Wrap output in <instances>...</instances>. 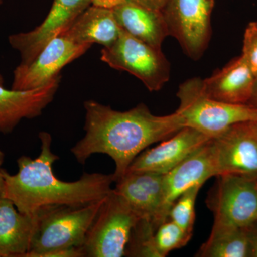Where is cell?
I'll use <instances>...</instances> for the list:
<instances>
[{
  "instance_id": "1",
  "label": "cell",
  "mask_w": 257,
  "mask_h": 257,
  "mask_svg": "<svg viewBox=\"0 0 257 257\" xmlns=\"http://www.w3.org/2000/svg\"><path fill=\"white\" fill-rule=\"evenodd\" d=\"M85 135L71 152L84 165L95 154H104L115 164L113 175L119 180L137 157L147 147L165 140L184 127L177 112L166 116L152 114L145 104L120 111L94 100L84 102Z\"/></svg>"
},
{
  "instance_id": "2",
  "label": "cell",
  "mask_w": 257,
  "mask_h": 257,
  "mask_svg": "<svg viewBox=\"0 0 257 257\" xmlns=\"http://www.w3.org/2000/svg\"><path fill=\"white\" fill-rule=\"evenodd\" d=\"M39 138L41 149L37 158L20 157L15 175L5 170L3 197L11 201L18 211L35 215L49 207L85 205L110 194L116 182L113 174L84 173L74 182L57 178L53 165L59 157L52 152V136L43 132Z\"/></svg>"
},
{
  "instance_id": "3",
  "label": "cell",
  "mask_w": 257,
  "mask_h": 257,
  "mask_svg": "<svg viewBox=\"0 0 257 257\" xmlns=\"http://www.w3.org/2000/svg\"><path fill=\"white\" fill-rule=\"evenodd\" d=\"M106 198L85 205L59 206L39 211L31 247L26 257H49L56 251L82 248Z\"/></svg>"
},
{
  "instance_id": "4",
  "label": "cell",
  "mask_w": 257,
  "mask_h": 257,
  "mask_svg": "<svg viewBox=\"0 0 257 257\" xmlns=\"http://www.w3.org/2000/svg\"><path fill=\"white\" fill-rule=\"evenodd\" d=\"M180 104L176 112L184 126L195 128L213 139L231 125L257 121V108L216 100L204 92L202 79H189L179 86L177 93Z\"/></svg>"
},
{
  "instance_id": "5",
  "label": "cell",
  "mask_w": 257,
  "mask_h": 257,
  "mask_svg": "<svg viewBox=\"0 0 257 257\" xmlns=\"http://www.w3.org/2000/svg\"><path fill=\"white\" fill-rule=\"evenodd\" d=\"M140 219L113 189L88 232L82 246L84 256H125L134 229Z\"/></svg>"
},
{
  "instance_id": "6",
  "label": "cell",
  "mask_w": 257,
  "mask_h": 257,
  "mask_svg": "<svg viewBox=\"0 0 257 257\" xmlns=\"http://www.w3.org/2000/svg\"><path fill=\"white\" fill-rule=\"evenodd\" d=\"M100 59L111 68L133 74L151 92L160 90L170 79V64L162 50L123 30L114 43L101 50Z\"/></svg>"
},
{
  "instance_id": "7",
  "label": "cell",
  "mask_w": 257,
  "mask_h": 257,
  "mask_svg": "<svg viewBox=\"0 0 257 257\" xmlns=\"http://www.w3.org/2000/svg\"><path fill=\"white\" fill-rule=\"evenodd\" d=\"M216 177L206 199L214 224L244 229L257 221V180L233 175Z\"/></svg>"
},
{
  "instance_id": "8",
  "label": "cell",
  "mask_w": 257,
  "mask_h": 257,
  "mask_svg": "<svg viewBox=\"0 0 257 257\" xmlns=\"http://www.w3.org/2000/svg\"><path fill=\"white\" fill-rule=\"evenodd\" d=\"M214 0H167L162 10L170 35L192 60L200 59L211 35Z\"/></svg>"
},
{
  "instance_id": "9",
  "label": "cell",
  "mask_w": 257,
  "mask_h": 257,
  "mask_svg": "<svg viewBox=\"0 0 257 257\" xmlns=\"http://www.w3.org/2000/svg\"><path fill=\"white\" fill-rule=\"evenodd\" d=\"M216 176L233 175L257 180V121L231 125L212 139Z\"/></svg>"
},
{
  "instance_id": "10",
  "label": "cell",
  "mask_w": 257,
  "mask_h": 257,
  "mask_svg": "<svg viewBox=\"0 0 257 257\" xmlns=\"http://www.w3.org/2000/svg\"><path fill=\"white\" fill-rule=\"evenodd\" d=\"M91 47L77 43L63 35L54 37L31 63L20 64L16 67L12 89L32 90L46 85L60 76V71L66 65L84 55Z\"/></svg>"
},
{
  "instance_id": "11",
  "label": "cell",
  "mask_w": 257,
  "mask_h": 257,
  "mask_svg": "<svg viewBox=\"0 0 257 257\" xmlns=\"http://www.w3.org/2000/svg\"><path fill=\"white\" fill-rule=\"evenodd\" d=\"M92 3V0H54L46 18L39 26L31 31L10 35V45L21 56L20 64L31 63L42 49L65 31Z\"/></svg>"
},
{
  "instance_id": "12",
  "label": "cell",
  "mask_w": 257,
  "mask_h": 257,
  "mask_svg": "<svg viewBox=\"0 0 257 257\" xmlns=\"http://www.w3.org/2000/svg\"><path fill=\"white\" fill-rule=\"evenodd\" d=\"M164 176L147 171H128L116 181L114 189L140 219L150 221L156 227L168 219Z\"/></svg>"
},
{
  "instance_id": "13",
  "label": "cell",
  "mask_w": 257,
  "mask_h": 257,
  "mask_svg": "<svg viewBox=\"0 0 257 257\" xmlns=\"http://www.w3.org/2000/svg\"><path fill=\"white\" fill-rule=\"evenodd\" d=\"M211 140L195 128L184 126L171 136L170 140L153 148L144 150L133 161L126 172L147 171L166 175Z\"/></svg>"
},
{
  "instance_id": "14",
  "label": "cell",
  "mask_w": 257,
  "mask_h": 257,
  "mask_svg": "<svg viewBox=\"0 0 257 257\" xmlns=\"http://www.w3.org/2000/svg\"><path fill=\"white\" fill-rule=\"evenodd\" d=\"M61 76L32 90L8 89L0 84V133H12L24 119H33L53 100Z\"/></svg>"
},
{
  "instance_id": "15",
  "label": "cell",
  "mask_w": 257,
  "mask_h": 257,
  "mask_svg": "<svg viewBox=\"0 0 257 257\" xmlns=\"http://www.w3.org/2000/svg\"><path fill=\"white\" fill-rule=\"evenodd\" d=\"M216 175L211 139L164 176L165 205L168 215L171 206L179 196L193 187L203 186Z\"/></svg>"
},
{
  "instance_id": "16",
  "label": "cell",
  "mask_w": 257,
  "mask_h": 257,
  "mask_svg": "<svg viewBox=\"0 0 257 257\" xmlns=\"http://www.w3.org/2000/svg\"><path fill=\"white\" fill-rule=\"evenodd\" d=\"M255 77L241 55L209 78L202 79L203 90L216 100L229 104H248L252 96Z\"/></svg>"
},
{
  "instance_id": "17",
  "label": "cell",
  "mask_w": 257,
  "mask_h": 257,
  "mask_svg": "<svg viewBox=\"0 0 257 257\" xmlns=\"http://www.w3.org/2000/svg\"><path fill=\"white\" fill-rule=\"evenodd\" d=\"M38 214L20 212L9 199H0V257H26Z\"/></svg>"
},
{
  "instance_id": "18",
  "label": "cell",
  "mask_w": 257,
  "mask_h": 257,
  "mask_svg": "<svg viewBox=\"0 0 257 257\" xmlns=\"http://www.w3.org/2000/svg\"><path fill=\"white\" fill-rule=\"evenodd\" d=\"M123 30L154 48L161 50L166 37L170 36L162 11L145 8L124 0L111 9Z\"/></svg>"
},
{
  "instance_id": "19",
  "label": "cell",
  "mask_w": 257,
  "mask_h": 257,
  "mask_svg": "<svg viewBox=\"0 0 257 257\" xmlns=\"http://www.w3.org/2000/svg\"><path fill=\"white\" fill-rule=\"evenodd\" d=\"M121 32L112 10L91 5L60 35L77 43L106 47L117 40Z\"/></svg>"
},
{
  "instance_id": "20",
  "label": "cell",
  "mask_w": 257,
  "mask_h": 257,
  "mask_svg": "<svg viewBox=\"0 0 257 257\" xmlns=\"http://www.w3.org/2000/svg\"><path fill=\"white\" fill-rule=\"evenodd\" d=\"M195 256L249 257V248L245 229L213 224L209 238L199 248Z\"/></svg>"
},
{
  "instance_id": "21",
  "label": "cell",
  "mask_w": 257,
  "mask_h": 257,
  "mask_svg": "<svg viewBox=\"0 0 257 257\" xmlns=\"http://www.w3.org/2000/svg\"><path fill=\"white\" fill-rule=\"evenodd\" d=\"M193 234L187 232L170 219L159 225L151 236L140 246L135 256L165 257L185 246Z\"/></svg>"
},
{
  "instance_id": "22",
  "label": "cell",
  "mask_w": 257,
  "mask_h": 257,
  "mask_svg": "<svg viewBox=\"0 0 257 257\" xmlns=\"http://www.w3.org/2000/svg\"><path fill=\"white\" fill-rule=\"evenodd\" d=\"M202 185L193 187L177 198L171 206L168 219L187 232L193 234L195 223V204Z\"/></svg>"
},
{
  "instance_id": "23",
  "label": "cell",
  "mask_w": 257,
  "mask_h": 257,
  "mask_svg": "<svg viewBox=\"0 0 257 257\" xmlns=\"http://www.w3.org/2000/svg\"><path fill=\"white\" fill-rule=\"evenodd\" d=\"M255 77L257 76V21L248 24L243 35L242 54Z\"/></svg>"
},
{
  "instance_id": "24",
  "label": "cell",
  "mask_w": 257,
  "mask_h": 257,
  "mask_svg": "<svg viewBox=\"0 0 257 257\" xmlns=\"http://www.w3.org/2000/svg\"><path fill=\"white\" fill-rule=\"evenodd\" d=\"M244 229L247 236L249 257H257V221Z\"/></svg>"
},
{
  "instance_id": "25",
  "label": "cell",
  "mask_w": 257,
  "mask_h": 257,
  "mask_svg": "<svg viewBox=\"0 0 257 257\" xmlns=\"http://www.w3.org/2000/svg\"><path fill=\"white\" fill-rule=\"evenodd\" d=\"M133 3L149 8V9L162 11L167 0H130Z\"/></svg>"
},
{
  "instance_id": "26",
  "label": "cell",
  "mask_w": 257,
  "mask_h": 257,
  "mask_svg": "<svg viewBox=\"0 0 257 257\" xmlns=\"http://www.w3.org/2000/svg\"><path fill=\"white\" fill-rule=\"evenodd\" d=\"M124 1V0H92V5L107 9H113Z\"/></svg>"
},
{
  "instance_id": "27",
  "label": "cell",
  "mask_w": 257,
  "mask_h": 257,
  "mask_svg": "<svg viewBox=\"0 0 257 257\" xmlns=\"http://www.w3.org/2000/svg\"><path fill=\"white\" fill-rule=\"evenodd\" d=\"M5 153L0 150V199L3 197V189H4V172L5 170L3 168V163L5 161Z\"/></svg>"
},
{
  "instance_id": "28",
  "label": "cell",
  "mask_w": 257,
  "mask_h": 257,
  "mask_svg": "<svg viewBox=\"0 0 257 257\" xmlns=\"http://www.w3.org/2000/svg\"><path fill=\"white\" fill-rule=\"evenodd\" d=\"M248 105L254 106L257 108V76L255 77L254 84H253V89L252 96L248 102Z\"/></svg>"
},
{
  "instance_id": "29",
  "label": "cell",
  "mask_w": 257,
  "mask_h": 257,
  "mask_svg": "<svg viewBox=\"0 0 257 257\" xmlns=\"http://www.w3.org/2000/svg\"><path fill=\"white\" fill-rule=\"evenodd\" d=\"M2 4V0H0V5ZM3 84H4V79H3V76L1 75V74H0V84H2V85H3Z\"/></svg>"
}]
</instances>
